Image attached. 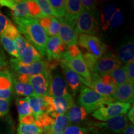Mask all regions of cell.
<instances>
[{
    "instance_id": "b9f144b4",
    "label": "cell",
    "mask_w": 134,
    "mask_h": 134,
    "mask_svg": "<svg viewBox=\"0 0 134 134\" xmlns=\"http://www.w3.org/2000/svg\"><path fill=\"white\" fill-rule=\"evenodd\" d=\"M53 16H46V17H42L41 18H37V21L41 25L43 29L44 30L45 32L47 31L48 28L51 24Z\"/></svg>"
},
{
    "instance_id": "4316f807",
    "label": "cell",
    "mask_w": 134,
    "mask_h": 134,
    "mask_svg": "<svg viewBox=\"0 0 134 134\" xmlns=\"http://www.w3.org/2000/svg\"><path fill=\"white\" fill-rule=\"evenodd\" d=\"M13 84H14V88L17 94L21 96L27 97L35 96L32 87L29 83H23L18 81L16 78H13Z\"/></svg>"
},
{
    "instance_id": "d590c367",
    "label": "cell",
    "mask_w": 134,
    "mask_h": 134,
    "mask_svg": "<svg viewBox=\"0 0 134 134\" xmlns=\"http://www.w3.org/2000/svg\"><path fill=\"white\" fill-rule=\"evenodd\" d=\"M27 2L29 13L31 18L37 19V18H41L43 17L39 6L35 2V1L30 0V1H27Z\"/></svg>"
},
{
    "instance_id": "484cf974",
    "label": "cell",
    "mask_w": 134,
    "mask_h": 134,
    "mask_svg": "<svg viewBox=\"0 0 134 134\" xmlns=\"http://www.w3.org/2000/svg\"><path fill=\"white\" fill-rule=\"evenodd\" d=\"M70 122L66 114L59 115L55 119L54 124L52 125L48 131L46 133H53L55 132H63L69 126ZM44 133V134H46Z\"/></svg>"
},
{
    "instance_id": "6da1fadb",
    "label": "cell",
    "mask_w": 134,
    "mask_h": 134,
    "mask_svg": "<svg viewBox=\"0 0 134 134\" xmlns=\"http://www.w3.org/2000/svg\"><path fill=\"white\" fill-rule=\"evenodd\" d=\"M20 34L24 36L28 42L36 48L42 56H47L46 43L48 36L36 18L13 17Z\"/></svg>"
},
{
    "instance_id": "f1b7e54d",
    "label": "cell",
    "mask_w": 134,
    "mask_h": 134,
    "mask_svg": "<svg viewBox=\"0 0 134 134\" xmlns=\"http://www.w3.org/2000/svg\"><path fill=\"white\" fill-rule=\"evenodd\" d=\"M109 75L114 80L117 86L123 85V84L129 83L125 66L119 67V68L113 70Z\"/></svg>"
},
{
    "instance_id": "1f68e13d",
    "label": "cell",
    "mask_w": 134,
    "mask_h": 134,
    "mask_svg": "<svg viewBox=\"0 0 134 134\" xmlns=\"http://www.w3.org/2000/svg\"><path fill=\"white\" fill-rule=\"evenodd\" d=\"M0 41L3 47L10 55H12L16 58H18V55L15 47L14 41L11 38L7 37L4 35L1 34L0 36Z\"/></svg>"
},
{
    "instance_id": "ab89813d",
    "label": "cell",
    "mask_w": 134,
    "mask_h": 134,
    "mask_svg": "<svg viewBox=\"0 0 134 134\" xmlns=\"http://www.w3.org/2000/svg\"><path fill=\"white\" fill-rule=\"evenodd\" d=\"M83 58L84 62H85L87 67H88V70H90V71L93 72L94 67L98 60V58H96L93 55L90 54V53L88 52L84 53V55H83Z\"/></svg>"
},
{
    "instance_id": "d6a6232c",
    "label": "cell",
    "mask_w": 134,
    "mask_h": 134,
    "mask_svg": "<svg viewBox=\"0 0 134 134\" xmlns=\"http://www.w3.org/2000/svg\"><path fill=\"white\" fill-rule=\"evenodd\" d=\"M18 134H43V130L33 124H19L18 129Z\"/></svg>"
},
{
    "instance_id": "9c48e42d",
    "label": "cell",
    "mask_w": 134,
    "mask_h": 134,
    "mask_svg": "<svg viewBox=\"0 0 134 134\" xmlns=\"http://www.w3.org/2000/svg\"><path fill=\"white\" fill-rule=\"evenodd\" d=\"M11 67L19 75H25L33 76L42 73L47 68L46 62L42 60H38L30 65H24L20 63L17 58L10 60Z\"/></svg>"
},
{
    "instance_id": "5bb4252c",
    "label": "cell",
    "mask_w": 134,
    "mask_h": 134,
    "mask_svg": "<svg viewBox=\"0 0 134 134\" xmlns=\"http://www.w3.org/2000/svg\"><path fill=\"white\" fill-rule=\"evenodd\" d=\"M13 92V77L9 70L0 71V99L11 101Z\"/></svg>"
},
{
    "instance_id": "c3c4849f",
    "label": "cell",
    "mask_w": 134,
    "mask_h": 134,
    "mask_svg": "<svg viewBox=\"0 0 134 134\" xmlns=\"http://www.w3.org/2000/svg\"><path fill=\"white\" fill-rule=\"evenodd\" d=\"M6 65H7V62H6V56L3 52L2 48L0 47V71L2 70L3 68L6 66Z\"/></svg>"
},
{
    "instance_id": "e0dca14e",
    "label": "cell",
    "mask_w": 134,
    "mask_h": 134,
    "mask_svg": "<svg viewBox=\"0 0 134 134\" xmlns=\"http://www.w3.org/2000/svg\"><path fill=\"white\" fill-rule=\"evenodd\" d=\"M112 98L115 101L120 103L133 104L134 88L133 85L127 83L117 86Z\"/></svg>"
},
{
    "instance_id": "2e32d148",
    "label": "cell",
    "mask_w": 134,
    "mask_h": 134,
    "mask_svg": "<svg viewBox=\"0 0 134 134\" xmlns=\"http://www.w3.org/2000/svg\"><path fill=\"white\" fill-rule=\"evenodd\" d=\"M0 4L9 8L13 17L29 18V8L27 1L16 0H0Z\"/></svg>"
},
{
    "instance_id": "7402d4cb",
    "label": "cell",
    "mask_w": 134,
    "mask_h": 134,
    "mask_svg": "<svg viewBox=\"0 0 134 134\" xmlns=\"http://www.w3.org/2000/svg\"><path fill=\"white\" fill-rule=\"evenodd\" d=\"M27 99L29 101L32 114L34 117L35 119L43 114L47 113L46 104L42 98L35 95V96L27 97Z\"/></svg>"
},
{
    "instance_id": "8fae6325",
    "label": "cell",
    "mask_w": 134,
    "mask_h": 134,
    "mask_svg": "<svg viewBox=\"0 0 134 134\" xmlns=\"http://www.w3.org/2000/svg\"><path fill=\"white\" fill-rule=\"evenodd\" d=\"M128 120L125 114L119 115L110 119L104 122H97L94 124L95 127L108 129L115 134H120L128 125Z\"/></svg>"
},
{
    "instance_id": "ba28073f",
    "label": "cell",
    "mask_w": 134,
    "mask_h": 134,
    "mask_svg": "<svg viewBox=\"0 0 134 134\" xmlns=\"http://www.w3.org/2000/svg\"><path fill=\"white\" fill-rule=\"evenodd\" d=\"M61 59L62 62L71 68L73 71L86 80L89 84V87H90L91 73L83 60L71 57L67 50L63 53Z\"/></svg>"
},
{
    "instance_id": "60d3db41",
    "label": "cell",
    "mask_w": 134,
    "mask_h": 134,
    "mask_svg": "<svg viewBox=\"0 0 134 134\" xmlns=\"http://www.w3.org/2000/svg\"><path fill=\"white\" fill-rule=\"evenodd\" d=\"M67 52L71 57L83 60V54H82L81 52L80 51V50L77 47V46H71L68 47Z\"/></svg>"
},
{
    "instance_id": "8992f818",
    "label": "cell",
    "mask_w": 134,
    "mask_h": 134,
    "mask_svg": "<svg viewBox=\"0 0 134 134\" xmlns=\"http://www.w3.org/2000/svg\"><path fill=\"white\" fill-rule=\"evenodd\" d=\"M52 79L51 73L48 68L40 74L30 76L29 83L35 94L41 98L48 95Z\"/></svg>"
},
{
    "instance_id": "4dcf8cb0",
    "label": "cell",
    "mask_w": 134,
    "mask_h": 134,
    "mask_svg": "<svg viewBox=\"0 0 134 134\" xmlns=\"http://www.w3.org/2000/svg\"><path fill=\"white\" fill-rule=\"evenodd\" d=\"M16 105L19 114V119L26 115L32 114L29 101L27 98L17 99Z\"/></svg>"
},
{
    "instance_id": "ac0fdd59",
    "label": "cell",
    "mask_w": 134,
    "mask_h": 134,
    "mask_svg": "<svg viewBox=\"0 0 134 134\" xmlns=\"http://www.w3.org/2000/svg\"><path fill=\"white\" fill-rule=\"evenodd\" d=\"M70 93L68 91L66 81L60 75H55L50 83L48 96L53 98L66 96Z\"/></svg>"
},
{
    "instance_id": "836d02e7",
    "label": "cell",
    "mask_w": 134,
    "mask_h": 134,
    "mask_svg": "<svg viewBox=\"0 0 134 134\" xmlns=\"http://www.w3.org/2000/svg\"><path fill=\"white\" fill-rule=\"evenodd\" d=\"M14 45L16 47V49L17 50V53L18 55V58L21 57L22 55L24 52L26 50V48L27 46L28 42L25 38L24 37L21 35V34H19L18 36L15 38L14 41Z\"/></svg>"
},
{
    "instance_id": "277c9868",
    "label": "cell",
    "mask_w": 134,
    "mask_h": 134,
    "mask_svg": "<svg viewBox=\"0 0 134 134\" xmlns=\"http://www.w3.org/2000/svg\"><path fill=\"white\" fill-rule=\"evenodd\" d=\"M78 43L87 52L99 59L106 51V45L98 37L89 34H80Z\"/></svg>"
},
{
    "instance_id": "f546056e",
    "label": "cell",
    "mask_w": 134,
    "mask_h": 134,
    "mask_svg": "<svg viewBox=\"0 0 134 134\" xmlns=\"http://www.w3.org/2000/svg\"><path fill=\"white\" fill-rule=\"evenodd\" d=\"M50 6L52 8L54 17L57 19L63 18L65 15V0H49Z\"/></svg>"
},
{
    "instance_id": "44dd1931",
    "label": "cell",
    "mask_w": 134,
    "mask_h": 134,
    "mask_svg": "<svg viewBox=\"0 0 134 134\" xmlns=\"http://www.w3.org/2000/svg\"><path fill=\"white\" fill-rule=\"evenodd\" d=\"M42 56L41 53L38 52L34 47L28 42L24 53L21 57L17 58V60L24 65H30L38 60H42Z\"/></svg>"
},
{
    "instance_id": "83f0119b",
    "label": "cell",
    "mask_w": 134,
    "mask_h": 134,
    "mask_svg": "<svg viewBox=\"0 0 134 134\" xmlns=\"http://www.w3.org/2000/svg\"><path fill=\"white\" fill-rule=\"evenodd\" d=\"M63 134H99L98 130L95 127H80L78 125H70Z\"/></svg>"
},
{
    "instance_id": "7dc6e473",
    "label": "cell",
    "mask_w": 134,
    "mask_h": 134,
    "mask_svg": "<svg viewBox=\"0 0 134 134\" xmlns=\"http://www.w3.org/2000/svg\"><path fill=\"white\" fill-rule=\"evenodd\" d=\"M19 124H33L35 123V118L32 114L27 115L19 119Z\"/></svg>"
},
{
    "instance_id": "f6af8a7d",
    "label": "cell",
    "mask_w": 134,
    "mask_h": 134,
    "mask_svg": "<svg viewBox=\"0 0 134 134\" xmlns=\"http://www.w3.org/2000/svg\"><path fill=\"white\" fill-rule=\"evenodd\" d=\"M81 3L85 9L93 12L96 9V1L92 0H81Z\"/></svg>"
},
{
    "instance_id": "ee69618b",
    "label": "cell",
    "mask_w": 134,
    "mask_h": 134,
    "mask_svg": "<svg viewBox=\"0 0 134 134\" xmlns=\"http://www.w3.org/2000/svg\"><path fill=\"white\" fill-rule=\"evenodd\" d=\"M129 82L132 85L134 84V62L125 65Z\"/></svg>"
},
{
    "instance_id": "603a6c76",
    "label": "cell",
    "mask_w": 134,
    "mask_h": 134,
    "mask_svg": "<svg viewBox=\"0 0 134 134\" xmlns=\"http://www.w3.org/2000/svg\"><path fill=\"white\" fill-rule=\"evenodd\" d=\"M117 58L121 62L129 64L134 62V44L129 42L122 46L117 51Z\"/></svg>"
},
{
    "instance_id": "74e56055",
    "label": "cell",
    "mask_w": 134,
    "mask_h": 134,
    "mask_svg": "<svg viewBox=\"0 0 134 134\" xmlns=\"http://www.w3.org/2000/svg\"><path fill=\"white\" fill-rule=\"evenodd\" d=\"M20 34V32L18 31V28L14 26V24L9 21V23H8L7 27H6V29L3 32L2 34L4 35L7 37L11 38V39L14 41L15 38L18 36Z\"/></svg>"
},
{
    "instance_id": "bcb514c9",
    "label": "cell",
    "mask_w": 134,
    "mask_h": 134,
    "mask_svg": "<svg viewBox=\"0 0 134 134\" xmlns=\"http://www.w3.org/2000/svg\"><path fill=\"white\" fill-rule=\"evenodd\" d=\"M9 22V20L8 19L7 17L2 14H0V36L6 29Z\"/></svg>"
},
{
    "instance_id": "ffe728a7",
    "label": "cell",
    "mask_w": 134,
    "mask_h": 134,
    "mask_svg": "<svg viewBox=\"0 0 134 134\" xmlns=\"http://www.w3.org/2000/svg\"><path fill=\"white\" fill-rule=\"evenodd\" d=\"M53 101L55 108V119L59 115L65 114L67 110L74 104L73 97L70 93L65 96L53 98Z\"/></svg>"
},
{
    "instance_id": "cb8c5ba5",
    "label": "cell",
    "mask_w": 134,
    "mask_h": 134,
    "mask_svg": "<svg viewBox=\"0 0 134 134\" xmlns=\"http://www.w3.org/2000/svg\"><path fill=\"white\" fill-rule=\"evenodd\" d=\"M88 114L84 108L79 106L76 104L73 105L67 110L66 115L70 122L78 123L86 118Z\"/></svg>"
},
{
    "instance_id": "7a4b0ae2",
    "label": "cell",
    "mask_w": 134,
    "mask_h": 134,
    "mask_svg": "<svg viewBox=\"0 0 134 134\" xmlns=\"http://www.w3.org/2000/svg\"><path fill=\"white\" fill-rule=\"evenodd\" d=\"M78 101L81 107L84 108L87 114H91L105 102L115 101L112 96H104L86 86L80 87Z\"/></svg>"
},
{
    "instance_id": "d6986e66",
    "label": "cell",
    "mask_w": 134,
    "mask_h": 134,
    "mask_svg": "<svg viewBox=\"0 0 134 134\" xmlns=\"http://www.w3.org/2000/svg\"><path fill=\"white\" fill-rule=\"evenodd\" d=\"M90 88L100 95L104 96H112L116 87L105 85L102 81L100 76L98 73H92Z\"/></svg>"
},
{
    "instance_id": "816d5d0a",
    "label": "cell",
    "mask_w": 134,
    "mask_h": 134,
    "mask_svg": "<svg viewBox=\"0 0 134 134\" xmlns=\"http://www.w3.org/2000/svg\"><path fill=\"white\" fill-rule=\"evenodd\" d=\"M46 134H63V132H55L53 133H46Z\"/></svg>"
},
{
    "instance_id": "3957f363",
    "label": "cell",
    "mask_w": 134,
    "mask_h": 134,
    "mask_svg": "<svg viewBox=\"0 0 134 134\" xmlns=\"http://www.w3.org/2000/svg\"><path fill=\"white\" fill-rule=\"evenodd\" d=\"M131 108V104L120 102H105L92 114L93 117L102 122L114 118L120 114H125Z\"/></svg>"
},
{
    "instance_id": "7c38bea8",
    "label": "cell",
    "mask_w": 134,
    "mask_h": 134,
    "mask_svg": "<svg viewBox=\"0 0 134 134\" xmlns=\"http://www.w3.org/2000/svg\"><path fill=\"white\" fill-rule=\"evenodd\" d=\"M60 29L58 36L67 47L76 46L78 43V36L75 28L65 21L63 18L58 19Z\"/></svg>"
},
{
    "instance_id": "f907efd6",
    "label": "cell",
    "mask_w": 134,
    "mask_h": 134,
    "mask_svg": "<svg viewBox=\"0 0 134 134\" xmlns=\"http://www.w3.org/2000/svg\"><path fill=\"white\" fill-rule=\"evenodd\" d=\"M127 117L129 119L130 122L133 124H134V108L132 106V108L130 109L129 111L127 112Z\"/></svg>"
},
{
    "instance_id": "7bdbcfd3",
    "label": "cell",
    "mask_w": 134,
    "mask_h": 134,
    "mask_svg": "<svg viewBox=\"0 0 134 134\" xmlns=\"http://www.w3.org/2000/svg\"><path fill=\"white\" fill-rule=\"evenodd\" d=\"M10 101L0 99V117L8 114L9 110Z\"/></svg>"
},
{
    "instance_id": "f35d334b",
    "label": "cell",
    "mask_w": 134,
    "mask_h": 134,
    "mask_svg": "<svg viewBox=\"0 0 134 134\" xmlns=\"http://www.w3.org/2000/svg\"><path fill=\"white\" fill-rule=\"evenodd\" d=\"M60 29V22L58 19H57L55 17H53L52 20L51 24L48 28L47 31L46 32L47 36H58V31Z\"/></svg>"
},
{
    "instance_id": "e575fe53",
    "label": "cell",
    "mask_w": 134,
    "mask_h": 134,
    "mask_svg": "<svg viewBox=\"0 0 134 134\" xmlns=\"http://www.w3.org/2000/svg\"><path fill=\"white\" fill-rule=\"evenodd\" d=\"M35 2L39 6L43 17H54V13H53L52 8L48 2V0H36Z\"/></svg>"
},
{
    "instance_id": "d4e9b609",
    "label": "cell",
    "mask_w": 134,
    "mask_h": 134,
    "mask_svg": "<svg viewBox=\"0 0 134 134\" xmlns=\"http://www.w3.org/2000/svg\"><path fill=\"white\" fill-rule=\"evenodd\" d=\"M117 7L114 5L108 4L104 6L101 14V26L103 31H107L109 27L110 22L114 14Z\"/></svg>"
},
{
    "instance_id": "30bf717a",
    "label": "cell",
    "mask_w": 134,
    "mask_h": 134,
    "mask_svg": "<svg viewBox=\"0 0 134 134\" xmlns=\"http://www.w3.org/2000/svg\"><path fill=\"white\" fill-rule=\"evenodd\" d=\"M67 47L58 36L48 38L46 43V54L49 60L61 59L63 53L67 50Z\"/></svg>"
},
{
    "instance_id": "52a82bcc",
    "label": "cell",
    "mask_w": 134,
    "mask_h": 134,
    "mask_svg": "<svg viewBox=\"0 0 134 134\" xmlns=\"http://www.w3.org/2000/svg\"><path fill=\"white\" fill-rule=\"evenodd\" d=\"M122 66V62L117 56L110 52H105L99 58L92 73L99 75L109 74L113 70Z\"/></svg>"
},
{
    "instance_id": "9a60e30c",
    "label": "cell",
    "mask_w": 134,
    "mask_h": 134,
    "mask_svg": "<svg viewBox=\"0 0 134 134\" xmlns=\"http://www.w3.org/2000/svg\"><path fill=\"white\" fill-rule=\"evenodd\" d=\"M61 66L64 73L65 79L68 86L71 89L73 96L76 95L77 91L80 89V87L81 86V83L86 85V86L89 88V84L86 80L79 76L62 62H61Z\"/></svg>"
},
{
    "instance_id": "5b68a950",
    "label": "cell",
    "mask_w": 134,
    "mask_h": 134,
    "mask_svg": "<svg viewBox=\"0 0 134 134\" xmlns=\"http://www.w3.org/2000/svg\"><path fill=\"white\" fill-rule=\"evenodd\" d=\"M75 32L80 34L94 36L98 33V23L93 12L84 9L78 17L76 23Z\"/></svg>"
},
{
    "instance_id": "4fadbf2b",
    "label": "cell",
    "mask_w": 134,
    "mask_h": 134,
    "mask_svg": "<svg viewBox=\"0 0 134 134\" xmlns=\"http://www.w3.org/2000/svg\"><path fill=\"white\" fill-rule=\"evenodd\" d=\"M66 12L63 19L73 27L84 8L80 0H65Z\"/></svg>"
},
{
    "instance_id": "681fc988",
    "label": "cell",
    "mask_w": 134,
    "mask_h": 134,
    "mask_svg": "<svg viewBox=\"0 0 134 134\" xmlns=\"http://www.w3.org/2000/svg\"><path fill=\"white\" fill-rule=\"evenodd\" d=\"M122 134H134V127L132 123L129 124L126 128L122 132Z\"/></svg>"
},
{
    "instance_id": "8d00e7d4",
    "label": "cell",
    "mask_w": 134,
    "mask_h": 134,
    "mask_svg": "<svg viewBox=\"0 0 134 134\" xmlns=\"http://www.w3.org/2000/svg\"><path fill=\"white\" fill-rule=\"evenodd\" d=\"M124 20V14L120 11V9L117 8L110 22L109 27H111L113 29H117L123 24Z\"/></svg>"
}]
</instances>
